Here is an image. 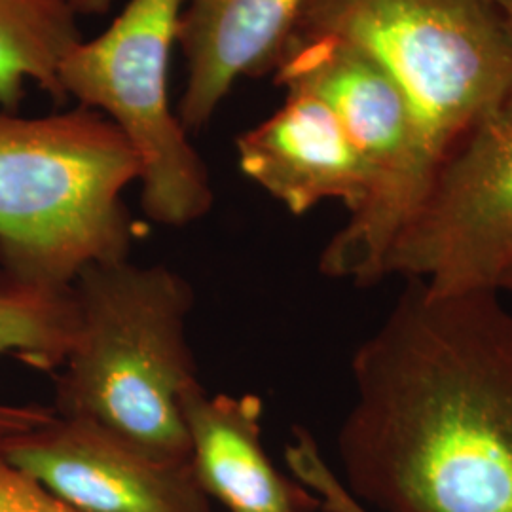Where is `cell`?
<instances>
[{"label":"cell","instance_id":"obj_1","mask_svg":"<svg viewBox=\"0 0 512 512\" xmlns=\"http://www.w3.org/2000/svg\"><path fill=\"white\" fill-rule=\"evenodd\" d=\"M342 484L370 512H512V310L408 281L351 361Z\"/></svg>","mask_w":512,"mask_h":512},{"label":"cell","instance_id":"obj_2","mask_svg":"<svg viewBox=\"0 0 512 512\" xmlns=\"http://www.w3.org/2000/svg\"><path fill=\"white\" fill-rule=\"evenodd\" d=\"M78 330L55 376V414L92 421L164 461H190L184 401L200 387L192 287L167 266L118 260L73 283Z\"/></svg>","mask_w":512,"mask_h":512},{"label":"cell","instance_id":"obj_3","mask_svg":"<svg viewBox=\"0 0 512 512\" xmlns=\"http://www.w3.org/2000/svg\"><path fill=\"white\" fill-rule=\"evenodd\" d=\"M139 175L128 139L97 110L0 109V275L67 291L84 268L129 258L124 192Z\"/></svg>","mask_w":512,"mask_h":512},{"label":"cell","instance_id":"obj_4","mask_svg":"<svg viewBox=\"0 0 512 512\" xmlns=\"http://www.w3.org/2000/svg\"><path fill=\"white\" fill-rule=\"evenodd\" d=\"M294 33L346 38L382 65L412 112L425 190L512 88V37L482 0H310Z\"/></svg>","mask_w":512,"mask_h":512},{"label":"cell","instance_id":"obj_5","mask_svg":"<svg viewBox=\"0 0 512 512\" xmlns=\"http://www.w3.org/2000/svg\"><path fill=\"white\" fill-rule=\"evenodd\" d=\"M184 0H129L109 27L59 65L67 99L97 110L135 150L148 219L183 228L213 207V186L169 97V59Z\"/></svg>","mask_w":512,"mask_h":512},{"label":"cell","instance_id":"obj_6","mask_svg":"<svg viewBox=\"0 0 512 512\" xmlns=\"http://www.w3.org/2000/svg\"><path fill=\"white\" fill-rule=\"evenodd\" d=\"M274 78L285 92L311 93L336 112L370 175L366 202L319 256L321 274L359 287L382 281L389 249L425 192L403 93L378 61L327 33H294Z\"/></svg>","mask_w":512,"mask_h":512},{"label":"cell","instance_id":"obj_7","mask_svg":"<svg viewBox=\"0 0 512 512\" xmlns=\"http://www.w3.org/2000/svg\"><path fill=\"white\" fill-rule=\"evenodd\" d=\"M512 266V88L463 133L385 258L433 293L497 291Z\"/></svg>","mask_w":512,"mask_h":512},{"label":"cell","instance_id":"obj_8","mask_svg":"<svg viewBox=\"0 0 512 512\" xmlns=\"http://www.w3.org/2000/svg\"><path fill=\"white\" fill-rule=\"evenodd\" d=\"M0 452L80 512H213L190 461H164L80 418L55 414L0 437Z\"/></svg>","mask_w":512,"mask_h":512},{"label":"cell","instance_id":"obj_9","mask_svg":"<svg viewBox=\"0 0 512 512\" xmlns=\"http://www.w3.org/2000/svg\"><path fill=\"white\" fill-rule=\"evenodd\" d=\"M239 169L289 213L302 217L323 202L349 215L370 192V175L336 112L308 92L289 90L272 116L236 139Z\"/></svg>","mask_w":512,"mask_h":512},{"label":"cell","instance_id":"obj_10","mask_svg":"<svg viewBox=\"0 0 512 512\" xmlns=\"http://www.w3.org/2000/svg\"><path fill=\"white\" fill-rule=\"evenodd\" d=\"M310 0H184V90L177 114L202 131L243 78L274 74Z\"/></svg>","mask_w":512,"mask_h":512},{"label":"cell","instance_id":"obj_11","mask_svg":"<svg viewBox=\"0 0 512 512\" xmlns=\"http://www.w3.org/2000/svg\"><path fill=\"white\" fill-rule=\"evenodd\" d=\"M260 418L256 395H209L200 385L186 397L190 465L203 492L230 512L317 511V495L268 458Z\"/></svg>","mask_w":512,"mask_h":512},{"label":"cell","instance_id":"obj_12","mask_svg":"<svg viewBox=\"0 0 512 512\" xmlns=\"http://www.w3.org/2000/svg\"><path fill=\"white\" fill-rule=\"evenodd\" d=\"M78 311L73 287L46 291L0 275V355H16L42 372L59 370L73 348ZM54 416V408L0 403V437L29 431Z\"/></svg>","mask_w":512,"mask_h":512},{"label":"cell","instance_id":"obj_13","mask_svg":"<svg viewBox=\"0 0 512 512\" xmlns=\"http://www.w3.org/2000/svg\"><path fill=\"white\" fill-rule=\"evenodd\" d=\"M76 18L61 0H0V109L19 112L29 86L65 103L59 65L82 38Z\"/></svg>","mask_w":512,"mask_h":512},{"label":"cell","instance_id":"obj_14","mask_svg":"<svg viewBox=\"0 0 512 512\" xmlns=\"http://www.w3.org/2000/svg\"><path fill=\"white\" fill-rule=\"evenodd\" d=\"M285 459L294 478L317 495L321 511L370 512L349 495L308 431L294 429V440L287 446Z\"/></svg>","mask_w":512,"mask_h":512},{"label":"cell","instance_id":"obj_15","mask_svg":"<svg viewBox=\"0 0 512 512\" xmlns=\"http://www.w3.org/2000/svg\"><path fill=\"white\" fill-rule=\"evenodd\" d=\"M0 512H80L48 492L0 452Z\"/></svg>","mask_w":512,"mask_h":512},{"label":"cell","instance_id":"obj_16","mask_svg":"<svg viewBox=\"0 0 512 512\" xmlns=\"http://www.w3.org/2000/svg\"><path fill=\"white\" fill-rule=\"evenodd\" d=\"M76 16H105L114 0H61Z\"/></svg>","mask_w":512,"mask_h":512},{"label":"cell","instance_id":"obj_17","mask_svg":"<svg viewBox=\"0 0 512 512\" xmlns=\"http://www.w3.org/2000/svg\"><path fill=\"white\" fill-rule=\"evenodd\" d=\"M512 37V0H482Z\"/></svg>","mask_w":512,"mask_h":512},{"label":"cell","instance_id":"obj_18","mask_svg":"<svg viewBox=\"0 0 512 512\" xmlns=\"http://www.w3.org/2000/svg\"><path fill=\"white\" fill-rule=\"evenodd\" d=\"M497 293L501 294V296H509L512 300V266L505 272V275L501 277L499 287H497Z\"/></svg>","mask_w":512,"mask_h":512}]
</instances>
